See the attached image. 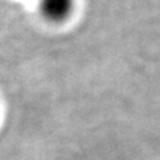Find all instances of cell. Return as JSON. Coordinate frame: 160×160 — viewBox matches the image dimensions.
<instances>
[{
	"mask_svg": "<svg viewBox=\"0 0 160 160\" xmlns=\"http://www.w3.org/2000/svg\"><path fill=\"white\" fill-rule=\"evenodd\" d=\"M40 12L49 22H64L71 15L75 0H39Z\"/></svg>",
	"mask_w": 160,
	"mask_h": 160,
	"instance_id": "1",
	"label": "cell"
}]
</instances>
